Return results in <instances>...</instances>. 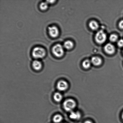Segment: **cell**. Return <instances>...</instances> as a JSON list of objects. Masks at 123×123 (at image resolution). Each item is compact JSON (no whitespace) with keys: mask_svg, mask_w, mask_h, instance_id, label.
Instances as JSON below:
<instances>
[{"mask_svg":"<svg viewBox=\"0 0 123 123\" xmlns=\"http://www.w3.org/2000/svg\"><path fill=\"white\" fill-rule=\"evenodd\" d=\"M48 28L49 34L52 37L55 38L58 36L59 30L56 26H50Z\"/></svg>","mask_w":123,"mask_h":123,"instance_id":"5","label":"cell"},{"mask_svg":"<svg viewBox=\"0 0 123 123\" xmlns=\"http://www.w3.org/2000/svg\"><path fill=\"white\" fill-rule=\"evenodd\" d=\"M122 119H123V112L122 114Z\"/></svg>","mask_w":123,"mask_h":123,"instance_id":"22","label":"cell"},{"mask_svg":"<svg viewBox=\"0 0 123 123\" xmlns=\"http://www.w3.org/2000/svg\"><path fill=\"white\" fill-rule=\"evenodd\" d=\"M32 55L35 58H41L44 57L45 55V50L40 47H37L33 49Z\"/></svg>","mask_w":123,"mask_h":123,"instance_id":"2","label":"cell"},{"mask_svg":"<svg viewBox=\"0 0 123 123\" xmlns=\"http://www.w3.org/2000/svg\"><path fill=\"white\" fill-rule=\"evenodd\" d=\"M52 52L54 55L56 57H61L64 53L63 47L61 44H56L53 47Z\"/></svg>","mask_w":123,"mask_h":123,"instance_id":"3","label":"cell"},{"mask_svg":"<svg viewBox=\"0 0 123 123\" xmlns=\"http://www.w3.org/2000/svg\"><path fill=\"white\" fill-rule=\"evenodd\" d=\"M106 35L102 30L98 31L95 36L96 42L99 44H102L105 41L106 39Z\"/></svg>","mask_w":123,"mask_h":123,"instance_id":"4","label":"cell"},{"mask_svg":"<svg viewBox=\"0 0 123 123\" xmlns=\"http://www.w3.org/2000/svg\"><path fill=\"white\" fill-rule=\"evenodd\" d=\"M69 117L72 120H77L80 119L81 115L79 112L72 111L70 114Z\"/></svg>","mask_w":123,"mask_h":123,"instance_id":"8","label":"cell"},{"mask_svg":"<svg viewBox=\"0 0 123 123\" xmlns=\"http://www.w3.org/2000/svg\"><path fill=\"white\" fill-rule=\"evenodd\" d=\"M63 105L65 110L67 111H71L75 108L76 104L74 100L69 99L65 101Z\"/></svg>","mask_w":123,"mask_h":123,"instance_id":"1","label":"cell"},{"mask_svg":"<svg viewBox=\"0 0 123 123\" xmlns=\"http://www.w3.org/2000/svg\"><path fill=\"white\" fill-rule=\"evenodd\" d=\"M89 26L90 28L93 30H96L98 28L99 25L98 23L96 21H92L89 23Z\"/></svg>","mask_w":123,"mask_h":123,"instance_id":"11","label":"cell"},{"mask_svg":"<svg viewBox=\"0 0 123 123\" xmlns=\"http://www.w3.org/2000/svg\"><path fill=\"white\" fill-rule=\"evenodd\" d=\"M91 62L95 66H98L102 63V61L100 58L95 56L92 58Z\"/></svg>","mask_w":123,"mask_h":123,"instance_id":"9","label":"cell"},{"mask_svg":"<svg viewBox=\"0 0 123 123\" xmlns=\"http://www.w3.org/2000/svg\"><path fill=\"white\" fill-rule=\"evenodd\" d=\"M40 7L42 10H45L47 8L48 3L47 2H43L41 3Z\"/></svg>","mask_w":123,"mask_h":123,"instance_id":"16","label":"cell"},{"mask_svg":"<svg viewBox=\"0 0 123 123\" xmlns=\"http://www.w3.org/2000/svg\"><path fill=\"white\" fill-rule=\"evenodd\" d=\"M32 65L33 68L37 70H39L41 68V63L39 61L35 60L33 61L32 62Z\"/></svg>","mask_w":123,"mask_h":123,"instance_id":"10","label":"cell"},{"mask_svg":"<svg viewBox=\"0 0 123 123\" xmlns=\"http://www.w3.org/2000/svg\"><path fill=\"white\" fill-rule=\"evenodd\" d=\"M117 44L119 47H123V39H121L119 40Z\"/></svg>","mask_w":123,"mask_h":123,"instance_id":"18","label":"cell"},{"mask_svg":"<svg viewBox=\"0 0 123 123\" xmlns=\"http://www.w3.org/2000/svg\"><path fill=\"white\" fill-rule=\"evenodd\" d=\"M84 123H92V122L90 121H86Z\"/></svg>","mask_w":123,"mask_h":123,"instance_id":"21","label":"cell"},{"mask_svg":"<svg viewBox=\"0 0 123 123\" xmlns=\"http://www.w3.org/2000/svg\"><path fill=\"white\" fill-rule=\"evenodd\" d=\"M63 119L62 117L60 115H56L54 116L53 121L55 123H58L61 122Z\"/></svg>","mask_w":123,"mask_h":123,"instance_id":"14","label":"cell"},{"mask_svg":"<svg viewBox=\"0 0 123 123\" xmlns=\"http://www.w3.org/2000/svg\"><path fill=\"white\" fill-rule=\"evenodd\" d=\"M54 98L56 102H59L62 100V96L60 93L56 92L54 94Z\"/></svg>","mask_w":123,"mask_h":123,"instance_id":"13","label":"cell"},{"mask_svg":"<svg viewBox=\"0 0 123 123\" xmlns=\"http://www.w3.org/2000/svg\"><path fill=\"white\" fill-rule=\"evenodd\" d=\"M91 62L89 60H87L83 62L82 66L85 69H88L91 66Z\"/></svg>","mask_w":123,"mask_h":123,"instance_id":"15","label":"cell"},{"mask_svg":"<svg viewBox=\"0 0 123 123\" xmlns=\"http://www.w3.org/2000/svg\"><path fill=\"white\" fill-rule=\"evenodd\" d=\"M55 0H47L46 1V2L48 3H53L54 2H55Z\"/></svg>","mask_w":123,"mask_h":123,"instance_id":"20","label":"cell"},{"mask_svg":"<svg viewBox=\"0 0 123 123\" xmlns=\"http://www.w3.org/2000/svg\"><path fill=\"white\" fill-rule=\"evenodd\" d=\"M73 43L70 41H67L64 43V46L66 49H72L73 47Z\"/></svg>","mask_w":123,"mask_h":123,"instance_id":"12","label":"cell"},{"mask_svg":"<svg viewBox=\"0 0 123 123\" xmlns=\"http://www.w3.org/2000/svg\"><path fill=\"white\" fill-rule=\"evenodd\" d=\"M117 39V36L115 34H111L109 37L110 40L112 42H115L116 41Z\"/></svg>","mask_w":123,"mask_h":123,"instance_id":"17","label":"cell"},{"mask_svg":"<svg viewBox=\"0 0 123 123\" xmlns=\"http://www.w3.org/2000/svg\"><path fill=\"white\" fill-rule=\"evenodd\" d=\"M68 87V84L65 81L61 80L58 83L57 88L60 91H64L67 90Z\"/></svg>","mask_w":123,"mask_h":123,"instance_id":"7","label":"cell"},{"mask_svg":"<svg viewBox=\"0 0 123 123\" xmlns=\"http://www.w3.org/2000/svg\"><path fill=\"white\" fill-rule=\"evenodd\" d=\"M104 49L105 52L110 55L114 54L115 50L114 45L110 43H108L105 46Z\"/></svg>","mask_w":123,"mask_h":123,"instance_id":"6","label":"cell"},{"mask_svg":"<svg viewBox=\"0 0 123 123\" xmlns=\"http://www.w3.org/2000/svg\"><path fill=\"white\" fill-rule=\"evenodd\" d=\"M119 26L120 28L123 29V20H121L119 23Z\"/></svg>","mask_w":123,"mask_h":123,"instance_id":"19","label":"cell"}]
</instances>
